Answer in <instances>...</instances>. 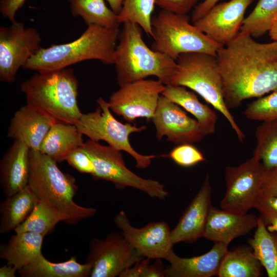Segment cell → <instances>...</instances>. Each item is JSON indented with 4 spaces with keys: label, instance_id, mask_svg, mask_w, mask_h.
<instances>
[{
    "label": "cell",
    "instance_id": "obj_1",
    "mask_svg": "<svg viewBox=\"0 0 277 277\" xmlns=\"http://www.w3.org/2000/svg\"><path fill=\"white\" fill-rule=\"evenodd\" d=\"M228 108L277 90V42L259 43L240 31L216 54Z\"/></svg>",
    "mask_w": 277,
    "mask_h": 277
},
{
    "label": "cell",
    "instance_id": "obj_2",
    "mask_svg": "<svg viewBox=\"0 0 277 277\" xmlns=\"http://www.w3.org/2000/svg\"><path fill=\"white\" fill-rule=\"evenodd\" d=\"M120 31L119 28L88 26L82 34L71 42L42 47L23 68L38 72L52 71L90 60H100L107 65L114 64Z\"/></svg>",
    "mask_w": 277,
    "mask_h": 277
},
{
    "label": "cell",
    "instance_id": "obj_3",
    "mask_svg": "<svg viewBox=\"0 0 277 277\" xmlns=\"http://www.w3.org/2000/svg\"><path fill=\"white\" fill-rule=\"evenodd\" d=\"M114 52L115 69L120 86L156 76L164 85L170 84L176 61L150 49L142 38V28L135 23H123Z\"/></svg>",
    "mask_w": 277,
    "mask_h": 277
},
{
    "label": "cell",
    "instance_id": "obj_4",
    "mask_svg": "<svg viewBox=\"0 0 277 277\" xmlns=\"http://www.w3.org/2000/svg\"><path fill=\"white\" fill-rule=\"evenodd\" d=\"M78 81L71 68L38 72L21 85L27 103L58 122L75 124L83 113L77 103Z\"/></svg>",
    "mask_w": 277,
    "mask_h": 277
},
{
    "label": "cell",
    "instance_id": "obj_5",
    "mask_svg": "<svg viewBox=\"0 0 277 277\" xmlns=\"http://www.w3.org/2000/svg\"><path fill=\"white\" fill-rule=\"evenodd\" d=\"M28 186L38 200L49 202L66 213L71 225L94 215L96 209L76 203L75 179L62 172L57 162L39 151L30 149Z\"/></svg>",
    "mask_w": 277,
    "mask_h": 277
},
{
    "label": "cell",
    "instance_id": "obj_6",
    "mask_svg": "<svg viewBox=\"0 0 277 277\" xmlns=\"http://www.w3.org/2000/svg\"><path fill=\"white\" fill-rule=\"evenodd\" d=\"M176 62L169 85L188 88L198 93L223 115L242 142L245 135L225 103L216 56L206 53H185L181 54Z\"/></svg>",
    "mask_w": 277,
    "mask_h": 277
},
{
    "label": "cell",
    "instance_id": "obj_7",
    "mask_svg": "<svg viewBox=\"0 0 277 277\" xmlns=\"http://www.w3.org/2000/svg\"><path fill=\"white\" fill-rule=\"evenodd\" d=\"M187 14L161 10L152 17V49L176 60L182 54L206 53L216 56L220 45L189 22Z\"/></svg>",
    "mask_w": 277,
    "mask_h": 277
},
{
    "label": "cell",
    "instance_id": "obj_8",
    "mask_svg": "<svg viewBox=\"0 0 277 277\" xmlns=\"http://www.w3.org/2000/svg\"><path fill=\"white\" fill-rule=\"evenodd\" d=\"M97 103L98 106L94 111L82 113L75 123L78 130L91 140L105 141L112 148L127 152L135 159L136 168L145 169L149 167L156 156L138 153L129 140L131 133L141 132L146 127H137L128 122L123 124L113 116L108 102L102 97L97 99Z\"/></svg>",
    "mask_w": 277,
    "mask_h": 277
},
{
    "label": "cell",
    "instance_id": "obj_9",
    "mask_svg": "<svg viewBox=\"0 0 277 277\" xmlns=\"http://www.w3.org/2000/svg\"><path fill=\"white\" fill-rule=\"evenodd\" d=\"M83 146L93 162L94 178L111 182L117 188L140 190L152 198L164 200L168 196L169 192L159 181L142 178L130 170L121 151L90 139Z\"/></svg>",
    "mask_w": 277,
    "mask_h": 277
},
{
    "label": "cell",
    "instance_id": "obj_10",
    "mask_svg": "<svg viewBox=\"0 0 277 277\" xmlns=\"http://www.w3.org/2000/svg\"><path fill=\"white\" fill-rule=\"evenodd\" d=\"M39 32L15 21L0 27V81L11 83L17 72L42 48Z\"/></svg>",
    "mask_w": 277,
    "mask_h": 277
},
{
    "label": "cell",
    "instance_id": "obj_11",
    "mask_svg": "<svg viewBox=\"0 0 277 277\" xmlns=\"http://www.w3.org/2000/svg\"><path fill=\"white\" fill-rule=\"evenodd\" d=\"M264 174L260 161L253 155L235 167L225 168L226 190L220 202L222 209L238 214H246L259 196Z\"/></svg>",
    "mask_w": 277,
    "mask_h": 277
},
{
    "label": "cell",
    "instance_id": "obj_12",
    "mask_svg": "<svg viewBox=\"0 0 277 277\" xmlns=\"http://www.w3.org/2000/svg\"><path fill=\"white\" fill-rule=\"evenodd\" d=\"M165 86L159 80L146 79L124 84L111 95L110 108L128 123L141 117L151 121Z\"/></svg>",
    "mask_w": 277,
    "mask_h": 277
},
{
    "label": "cell",
    "instance_id": "obj_13",
    "mask_svg": "<svg viewBox=\"0 0 277 277\" xmlns=\"http://www.w3.org/2000/svg\"><path fill=\"white\" fill-rule=\"evenodd\" d=\"M143 258L122 233L116 232L104 239L92 238L86 260L92 266L90 276L115 277Z\"/></svg>",
    "mask_w": 277,
    "mask_h": 277
},
{
    "label": "cell",
    "instance_id": "obj_14",
    "mask_svg": "<svg viewBox=\"0 0 277 277\" xmlns=\"http://www.w3.org/2000/svg\"><path fill=\"white\" fill-rule=\"evenodd\" d=\"M113 221L127 242L143 258L165 259L172 249L171 230L165 221L150 223L137 228L131 224L124 211L117 213Z\"/></svg>",
    "mask_w": 277,
    "mask_h": 277
},
{
    "label": "cell",
    "instance_id": "obj_15",
    "mask_svg": "<svg viewBox=\"0 0 277 277\" xmlns=\"http://www.w3.org/2000/svg\"><path fill=\"white\" fill-rule=\"evenodd\" d=\"M159 140L166 136L177 145L201 141L205 135L198 122L189 116L179 105L161 94L151 120Z\"/></svg>",
    "mask_w": 277,
    "mask_h": 277
},
{
    "label": "cell",
    "instance_id": "obj_16",
    "mask_svg": "<svg viewBox=\"0 0 277 277\" xmlns=\"http://www.w3.org/2000/svg\"><path fill=\"white\" fill-rule=\"evenodd\" d=\"M253 0H230L214 5L193 23L201 31L223 47L239 33L246 9Z\"/></svg>",
    "mask_w": 277,
    "mask_h": 277
},
{
    "label": "cell",
    "instance_id": "obj_17",
    "mask_svg": "<svg viewBox=\"0 0 277 277\" xmlns=\"http://www.w3.org/2000/svg\"><path fill=\"white\" fill-rule=\"evenodd\" d=\"M211 187L207 173L203 183L189 204L176 226L171 230L173 245L180 243H193L203 237L208 216L212 205Z\"/></svg>",
    "mask_w": 277,
    "mask_h": 277
},
{
    "label": "cell",
    "instance_id": "obj_18",
    "mask_svg": "<svg viewBox=\"0 0 277 277\" xmlns=\"http://www.w3.org/2000/svg\"><path fill=\"white\" fill-rule=\"evenodd\" d=\"M57 122L40 109L26 103L14 114L7 135L23 142L31 149L38 150L46 134Z\"/></svg>",
    "mask_w": 277,
    "mask_h": 277
},
{
    "label": "cell",
    "instance_id": "obj_19",
    "mask_svg": "<svg viewBox=\"0 0 277 277\" xmlns=\"http://www.w3.org/2000/svg\"><path fill=\"white\" fill-rule=\"evenodd\" d=\"M227 245L215 242L212 248L201 255L181 258L171 249L165 260L170 265L165 268L167 277H211L217 275L223 259L228 252Z\"/></svg>",
    "mask_w": 277,
    "mask_h": 277
},
{
    "label": "cell",
    "instance_id": "obj_20",
    "mask_svg": "<svg viewBox=\"0 0 277 277\" xmlns=\"http://www.w3.org/2000/svg\"><path fill=\"white\" fill-rule=\"evenodd\" d=\"M257 225L258 217L253 214H238L212 207L203 237L229 245L232 240L247 234Z\"/></svg>",
    "mask_w": 277,
    "mask_h": 277
},
{
    "label": "cell",
    "instance_id": "obj_21",
    "mask_svg": "<svg viewBox=\"0 0 277 277\" xmlns=\"http://www.w3.org/2000/svg\"><path fill=\"white\" fill-rule=\"evenodd\" d=\"M30 148L22 141L14 140L0 161V183L6 196L25 188L29 177Z\"/></svg>",
    "mask_w": 277,
    "mask_h": 277
},
{
    "label": "cell",
    "instance_id": "obj_22",
    "mask_svg": "<svg viewBox=\"0 0 277 277\" xmlns=\"http://www.w3.org/2000/svg\"><path fill=\"white\" fill-rule=\"evenodd\" d=\"M82 135L75 124L57 122L46 134L38 151L56 162H62L71 151L83 145Z\"/></svg>",
    "mask_w": 277,
    "mask_h": 277
},
{
    "label": "cell",
    "instance_id": "obj_23",
    "mask_svg": "<svg viewBox=\"0 0 277 277\" xmlns=\"http://www.w3.org/2000/svg\"><path fill=\"white\" fill-rule=\"evenodd\" d=\"M44 236L32 232L15 233L0 247V258L18 269L35 261L42 253Z\"/></svg>",
    "mask_w": 277,
    "mask_h": 277
},
{
    "label": "cell",
    "instance_id": "obj_24",
    "mask_svg": "<svg viewBox=\"0 0 277 277\" xmlns=\"http://www.w3.org/2000/svg\"><path fill=\"white\" fill-rule=\"evenodd\" d=\"M92 268L91 263L80 264L75 256L54 263L42 254L32 263L18 269L17 272L22 277H87L90 276Z\"/></svg>",
    "mask_w": 277,
    "mask_h": 277
},
{
    "label": "cell",
    "instance_id": "obj_25",
    "mask_svg": "<svg viewBox=\"0 0 277 277\" xmlns=\"http://www.w3.org/2000/svg\"><path fill=\"white\" fill-rule=\"evenodd\" d=\"M38 201L28 185L12 195L6 196L0 204V233L14 231L29 216Z\"/></svg>",
    "mask_w": 277,
    "mask_h": 277
},
{
    "label": "cell",
    "instance_id": "obj_26",
    "mask_svg": "<svg viewBox=\"0 0 277 277\" xmlns=\"http://www.w3.org/2000/svg\"><path fill=\"white\" fill-rule=\"evenodd\" d=\"M162 94L192 114L205 136L214 133L217 120L216 112L201 103L193 92L183 86L167 85Z\"/></svg>",
    "mask_w": 277,
    "mask_h": 277
},
{
    "label": "cell",
    "instance_id": "obj_27",
    "mask_svg": "<svg viewBox=\"0 0 277 277\" xmlns=\"http://www.w3.org/2000/svg\"><path fill=\"white\" fill-rule=\"evenodd\" d=\"M60 222L71 225L70 218L66 213L49 202L38 200L29 216L14 232H32L45 236Z\"/></svg>",
    "mask_w": 277,
    "mask_h": 277
},
{
    "label": "cell",
    "instance_id": "obj_28",
    "mask_svg": "<svg viewBox=\"0 0 277 277\" xmlns=\"http://www.w3.org/2000/svg\"><path fill=\"white\" fill-rule=\"evenodd\" d=\"M262 265L248 247L228 251L223 259L217 276L219 277H260Z\"/></svg>",
    "mask_w": 277,
    "mask_h": 277
},
{
    "label": "cell",
    "instance_id": "obj_29",
    "mask_svg": "<svg viewBox=\"0 0 277 277\" xmlns=\"http://www.w3.org/2000/svg\"><path fill=\"white\" fill-rule=\"evenodd\" d=\"M256 228L248 243L268 276L277 277V239L268 230L261 216L258 217Z\"/></svg>",
    "mask_w": 277,
    "mask_h": 277
},
{
    "label": "cell",
    "instance_id": "obj_30",
    "mask_svg": "<svg viewBox=\"0 0 277 277\" xmlns=\"http://www.w3.org/2000/svg\"><path fill=\"white\" fill-rule=\"evenodd\" d=\"M74 16H80L87 26L119 28L117 14L106 6L104 0H68Z\"/></svg>",
    "mask_w": 277,
    "mask_h": 277
},
{
    "label": "cell",
    "instance_id": "obj_31",
    "mask_svg": "<svg viewBox=\"0 0 277 277\" xmlns=\"http://www.w3.org/2000/svg\"><path fill=\"white\" fill-rule=\"evenodd\" d=\"M256 145L253 156L264 170L277 168V120L263 121L256 129Z\"/></svg>",
    "mask_w": 277,
    "mask_h": 277
},
{
    "label": "cell",
    "instance_id": "obj_32",
    "mask_svg": "<svg viewBox=\"0 0 277 277\" xmlns=\"http://www.w3.org/2000/svg\"><path fill=\"white\" fill-rule=\"evenodd\" d=\"M277 14V0H259L253 11L244 18L240 31L253 37L268 32Z\"/></svg>",
    "mask_w": 277,
    "mask_h": 277
},
{
    "label": "cell",
    "instance_id": "obj_33",
    "mask_svg": "<svg viewBox=\"0 0 277 277\" xmlns=\"http://www.w3.org/2000/svg\"><path fill=\"white\" fill-rule=\"evenodd\" d=\"M155 0H125L117 14L120 24L130 22L139 25L148 35L152 36V14Z\"/></svg>",
    "mask_w": 277,
    "mask_h": 277
},
{
    "label": "cell",
    "instance_id": "obj_34",
    "mask_svg": "<svg viewBox=\"0 0 277 277\" xmlns=\"http://www.w3.org/2000/svg\"><path fill=\"white\" fill-rule=\"evenodd\" d=\"M244 115L247 118L254 121L277 120V90L250 103L245 110Z\"/></svg>",
    "mask_w": 277,
    "mask_h": 277
},
{
    "label": "cell",
    "instance_id": "obj_35",
    "mask_svg": "<svg viewBox=\"0 0 277 277\" xmlns=\"http://www.w3.org/2000/svg\"><path fill=\"white\" fill-rule=\"evenodd\" d=\"M168 156L176 164L184 167H190L205 161L203 154L192 144L177 145Z\"/></svg>",
    "mask_w": 277,
    "mask_h": 277
},
{
    "label": "cell",
    "instance_id": "obj_36",
    "mask_svg": "<svg viewBox=\"0 0 277 277\" xmlns=\"http://www.w3.org/2000/svg\"><path fill=\"white\" fill-rule=\"evenodd\" d=\"M151 259L144 258L132 266L124 270L120 277H164L165 268L161 261L156 259L155 263L150 264Z\"/></svg>",
    "mask_w": 277,
    "mask_h": 277
},
{
    "label": "cell",
    "instance_id": "obj_37",
    "mask_svg": "<svg viewBox=\"0 0 277 277\" xmlns=\"http://www.w3.org/2000/svg\"><path fill=\"white\" fill-rule=\"evenodd\" d=\"M65 161L81 173L92 175L94 172L93 162L83 146L71 151L67 155Z\"/></svg>",
    "mask_w": 277,
    "mask_h": 277
},
{
    "label": "cell",
    "instance_id": "obj_38",
    "mask_svg": "<svg viewBox=\"0 0 277 277\" xmlns=\"http://www.w3.org/2000/svg\"><path fill=\"white\" fill-rule=\"evenodd\" d=\"M200 0H155L162 10L179 14H187Z\"/></svg>",
    "mask_w": 277,
    "mask_h": 277
},
{
    "label": "cell",
    "instance_id": "obj_39",
    "mask_svg": "<svg viewBox=\"0 0 277 277\" xmlns=\"http://www.w3.org/2000/svg\"><path fill=\"white\" fill-rule=\"evenodd\" d=\"M259 196H277V168L264 170Z\"/></svg>",
    "mask_w": 277,
    "mask_h": 277
},
{
    "label": "cell",
    "instance_id": "obj_40",
    "mask_svg": "<svg viewBox=\"0 0 277 277\" xmlns=\"http://www.w3.org/2000/svg\"><path fill=\"white\" fill-rule=\"evenodd\" d=\"M261 216H277V196H259L254 207Z\"/></svg>",
    "mask_w": 277,
    "mask_h": 277
},
{
    "label": "cell",
    "instance_id": "obj_41",
    "mask_svg": "<svg viewBox=\"0 0 277 277\" xmlns=\"http://www.w3.org/2000/svg\"><path fill=\"white\" fill-rule=\"evenodd\" d=\"M26 0H1L0 12L5 18L11 23L14 22L15 14L24 4Z\"/></svg>",
    "mask_w": 277,
    "mask_h": 277
},
{
    "label": "cell",
    "instance_id": "obj_42",
    "mask_svg": "<svg viewBox=\"0 0 277 277\" xmlns=\"http://www.w3.org/2000/svg\"><path fill=\"white\" fill-rule=\"evenodd\" d=\"M220 0H204L196 6L192 12L191 21L193 23L205 15Z\"/></svg>",
    "mask_w": 277,
    "mask_h": 277
},
{
    "label": "cell",
    "instance_id": "obj_43",
    "mask_svg": "<svg viewBox=\"0 0 277 277\" xmlns=\"http://www.w3.org/2000/svg\"><path fill=\"white\" fill-rule=\"evenodd\" d=\"M17 270L16 267L7 264L0 268V277H15Z\"/></svg>",
    "mask_w": 277,
    "mask_h": 277
},
{
    "label": "cell",
    "instance_id": "obj_44",
    "mask_svg": "<svg viewBox=\"0 0 277 277\" xmlns=\"http://www.w3.org/2000/svg\"><path fill=\"white\" fill-rule=\"evenodd\" d=\"M268 230L270 232H277V216H261Z\"/></svg>",
    "mask_w": 277,
    "mask_h": 277
},
{
    "label": "cell",
    "instance_id": "obj_45",
    "mask_svg": "<svg viewBox=\"0 0 277 277\" xmlns=\"http://www.w3.org/2000/svg\"><path fill=\"white\" fill-rule=\"evenodd\" d=\"M111 10L116 14L121 11L125 0H107Z\"/></svg>",
    "mask_w": 277,
    "mask_h": 277
},
{
    "label": "cell",
    "instance_id": "obj_46",
    "mask_svg": "<svg viewBox=\"0 0 277 277\" xmlns=\"http://www.w3.org/2000/svg\"><path fill=\"white\" fill-rule=\"evenodd\" d=\"M268 33L271 39L277 42V14L273 21Z\"/></svg>",
    "mask_w": 277,
    "mask_h": 277
}]
</instances>
